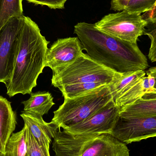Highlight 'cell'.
I'll use <instances>...</instances> for the list:
<instances>
[{
    "label": "cell",
    "instance_id": "obj_9",
    "mask_svg": "<svg viewBox=\"0 0 156 156\" xmlns=\"http://www.w3.org/2000/svg\"><path fill=\"white\" fill-rule=\"evenodd\" d=\"M77 37L59 38L48 48L45 58V67L53 73L58 72L72 64L83 52Z\"/></svg>",
    "mask_w": 156,
    "mask_h": 156
},
{
    "label": "cell",
    "instance_id": "obj_4",
    "mask_svg": "<svg viewBox=\"0 0 156 156\" xmlns=\"http://www.w3.org/2000/svg\"><path fill=\"white\" fill-rule=\"evenodd\" d=\"M64 103L54 112L50 122L57 129L74 126L104 107L112 99L109 85H105L72 98H64Z\"/></svg>",
    "mask_w": 156,
    "mask_h": 156
},
{
    "label": "cell",
    "instance_id": "obj_13",
    "mask_svg": "<svg viewBox=\"0 0 156 156\" xmlns=\"http://www.w3.org/2000/svg\"><path fill=\"white\" fill-rule=\"evenodd\" d=\"M16 124V114L12 108L11 102L0 95V140L4 151Z\"/></svg>",
    "mask_w": 156,
    "mask_h": 156
},
{
    "label": "cell",
    "instance_id": "obj_10",
    "mask_svg": "<svg viewBox=\"0 0 156 156\" xmlns=\"http://www.w3.org/2000/svg\"><path fill=\"white\" fill-rule=\"evenodd\" d=\"M80 156H129V150L111 134L103 133L84 144Z\"/></svg>",
    "mask_w": 156,
    "mask_h": 156
},
{
    "label": "cell",
    "instance_id": "obj_8",
    "mask_svg": "<svg viewBox=\"0 0 156 156\" xmlns=\"http://www.w3.org/2000/svg\"><path fill=\"white\" fill-rule=\"evenodd\" d=\"M120 112V108L112 99L83 122L63 130L74 135L110 133L119 118Z\"/></svg>",
    "mask_w": 156,
    "mask_h": 156
},
{
    "label": "cell",
    "instance_id": "obj_22",
    "mask_svg": "<svg viewBox=\"0 0 156 156\" xmlns=\"http://www.w3.org/2000/svg\"><path fill=\"white\" fill-rule=\"evenodd\" d=\"M148 29H145L144 34L148 36L151 41L148 56L151 62H156V25H149ZM147 25V26H149Z\"/></svg>",
    "mask_w": 156,
    "mask_h": 156
},
{
    "label": "cell",
    "instance_id": "obj_17",
    "mask_svg": "<svg viewBox=\"0 0 156 156\" xmlns=\"http://www.w3.org/2000/svg\"><path fill=\"white\" fill-rule=\"evenodd\" d=\"M150 90L148 77L145 76L113 101L121 109L133 103L142 98Z\"/></svg>",
    "mask_w": 156,
    "mask_h": 156
},
{
    "label": "cell",
    "instance_id": "obj_16",
    "mask_svg": "<svg viewBox=\"0 0 156 156\" xmlns=\"http://www.w3.org/2000/svg\"><path fill=\"white\" fill-rule=\"evenodd\" d=\"M156 115V97L140 98L133 103L120 109V116H146Z\"/></svg>",
    "mask_w": 156,
    "mask_h": 156
},
{
    "label": "cell",
    "instance_id": "obj_21",
    "mask_svg": "<svg viewBox=\"0 0 156 156\" xmlns=\"http://www.w3.org/2000/svg\"><path fill=\"white\" fill-rule=\"evenodd\" d=\"M25 125L26 126V143L28 156H48L43 151L27 126Z\"/></svg>",
    "mask_w": 156,
    "mask_h": 156
},
{
    "label": "cell",
    "instance_id": "obj_20",
    "mask_svg": "<svg viewBox=\"0 0 156 156\" xmlns=\"http://www.w3.org/2000/svg\"><path fill=\"white\" fill-rule=\"evenodd\" d=\"M156 2V0H130L124 10L142 14L151 11Z\"/></svg>",
    "mask_w": 156,
    "mask_h": 156
},
{
    "label": "cell",
    "instance_id": "obj_31",
    "mask_svg": "<svg viewBox=\"0 0 156 156\" xmlns=\"http://www.w3.org/2000/svg\"><path fill=\"white\" fill-rule=\"evenodd\" d=\"M0 156H4V155L3 154H0Z\"/></svg>",
    "mask_w": 156,
    "mask_h": 156
},
{
    "label": "cell",
    "instance_id": "obj_25",
    "mask_svg": "<svg viewBox=\"0 0 156 156\" xmlns=\"http://www.w3.org/2000/svg\"><path fill=\"white\" fill-rule=\"evenodd\" d=\"M143 16L147 21L148 25H156V2L154 8L146 12Z\"/></svg>",
    "mask_w": 156,
    "mask_h": 156
},
{
    "label": "cell",
    "instance_id": "obj_12",
    "mask_svg": "<svg viewBox=\"0 0 156 156\" xmlns=\"http://www.w3.org/2000/svg\"><path fill=\"white\" fill-rule=\"evenodd\" d=\"M20 116L43 151L47 155L50 156V143L54 133L58 129L51 123L45 122L41 115L23 111Z\"/></svg>",
    "mask_w": 156,
    "mask_h": 156
},
{
    "label": "cell",
    "instance_id": "obj_23",
    "mask_svg": "<svg viewBox=\"0 0 156 156\" xmlns=\"http://www.w3.org/2000/svg\"><path fill=\"white\" fill-rule=\"evenodd\" d=\"M37 5H46L51 9H61L65 7L67 0H24Z\"/></svg>",
    "mask_w": 156,
    "mask_h": 156
},
{
    "label": "cell",
    "instance_id": "obj_19",
    "mask_svg": "<svg viewBox=\"0 0 156 156\" xmlns=\"http://www.w3.org/2000/svg\"><path fill=\"white\" fill-rule=\"evenodd\" d=\"M22 2L23 0H0V32L11 19L23 16Z\"/></svg>",
    "mask_w": 156,
    "mask_h": 156
},
{
    "label": "cell",
    "instance_id": "obj_1",
    "mask_svg": "<svg viewBox=\"0 0 156 156\" xmlns=\"http://www.w3.org/2000/svg\"><path fill=\"white\" fill-rule=\"evenodd\" d=\"M74 33L89 57L116 73L145 71L148 67L147 58L137 44L112 36L96 28L94 24L85 22L76 24Z\"/></svg>",
    "mask_w": 156,
    "mask_h": 156
},
{
    "label": "cell",
    "instance_id": "obj_15",
    "mask_svg": "<svg viewBox=\"0 0 156 156\" xmlns=\"http://www.w3.org/2000/svg\"><path fill=\"white\" fill-rule=\"evenodd\" d=\"M146 74L145 71L119 74L112 83L109 85L113 101H115L133 85L145 76Z\"/></svg>",
    "mask_w": 156,
    "mask_h": 156
},
{
    "label": "cell",
    "instance_id": "obj_27",
    "mask_svg": "<svg viewBox=\"0 0 156 156\" xmlns=\"http://www.w3.org/2000/svg\"><path fill=\"white\" fill-rule=\"evenodd\" d=\"M154 97H156V90H152L147 92L143 96V97L145 98H150Z\"/></svg>",
    "mask_w": 156,
    "mask_h": 156
},
{
    "label": "cell",
    "instance_id": "obj_2",
    "mask_svg": "<svg viewBox=\"0 0 156 156\" xmlns=\"http://www.w3.org/2000/svg\"><path fill=\"white\" fill-rule=\"evenodd\" d=\"M49 42L42 35L37 24L23 16L17 36L16 55L12 72L5 84L10 97L30 94L37 85L39 75L45 68L46 54Z\"/></svg>",
    "mask_w": 156,
    "mask_h": 156
},
{
    "label": "cell",
    "instance_id": "obj_24",
    "mask_svg": "<svg viewBox=\"0 0 156 156\" xmlns=\"http://www.w3.org/2000/svg\"><path fill=\"white\" fill-rule=\"evenodd\" d=\"M130 0H112L111 9L114 11H123L125 9Z\"/></svg>",
    "mask_w": 156,
    "mask_h": 156
},
{
    "label": "cell",
    "instance_id": "obj_11",
    "mask_svg": "<svg viewBox=\"0 0 156 156\" xmlns=\"http://www.w3.org/2000/svg\"><path fill=\"white\" fill-rule=\"evenodd\" d=\"M99 135H74L58 129L54 133L52 147L55 156H80L84 144Z\"/></svg>",
    "mask_w": 156,
    "mask_h": 156
},
{
    "label": "cell",
    "instance_id": "obj_30",
    "mask_svg": "<svg viewBox=\"0 0 156 156\" xmlns=\"http://www.w3.org/2000/svg\"><path fill=\"white\" fill-rule=\"evenodd\" d=\"M151 76H153L154 77L155 79V83L154 86V89L153 90H156V74L155 75H152Z\"/></svg>",
    "mask_w": 156,
    "mask_h": 156
},
{
    "label": "cell",
    "instance_id": "obj_18",
    "mask_svg": "<svg viewBox=\"0 0 156 156\" xmlns=\"http://www.w3.org/2000/svg\"><path fill=\"white\" fill-rule=\"evenodd\" d=\"M4 156H28L26 143V126L12 134L5 147Z\"/></svg>",
    "mask_w": 156,
    "mask_h": 156
},
{
    "label": "cell",
    "instance_id": "obj_28",
    "mask_svg": "<svg viewBox=\"0 0 156 156\" xmlns=\"http://www.w3.org/2000/svg\"><path fill=\"white\" fill-rule=\"evenodd\" d=\"M147 75H155L156 74V67L150 68L147 72H146Z\"/></svg>",
    "mask_w": 156,
    "mask_h": 156
},
{
    "label": "cell",
    "instance_id": "obj_5",
    "mask_svg": "<svg viewBox=\"0 0 156 156\" xmlns=\"http://www.w3.org/2000/svg\"><path fill=\"white\" fill-rule=\"evenodd\" d=\"M94 25L96 28L110 35L137 44L138 37L144 34L148 23L141 14L124 10L106 15Z\"/></svg>",
    "mask_w": 156,
    "mask_h": 156
},
{
    "label": "cell",
    "instance_id": "obj_26",
    "mask_svg": "<svg viewBox=\"0 0 156 156\" xmlns=\"http://www.w3.org/2000/svg\"><path fill=\"white\" fill-rule=\"evenodd\" d=\"M147 75V76L148 77L149 85H150L151 90H153L154 89V86L155 83V79L154 77L151 76V75L148 74V75Z\"/></svg>",
    "mask_w": 156,
    "mask_h": 156
},
{
    "label": "cell",
    "instance_id": "obj_29",
    "mask_svg": "<svg viewBox=\"0 0 156 156\" xmlns=\"http://www.w3.org/2000/svg\"><path fill=\"white\" fill-rule=\"evenodd\" d=\"M5 151L4 150L3 147L2 145V142L0 140V154H4Z\"/></svg>",
    "mask_w": 156,
    "mask_h": 156
},
{
    "label": "cell",
    "instance_id": "obj_3",
    "mask_svg": "<svg viewBox=\"0 0 156 156\" xmlns=\"http://www.w3.org/2000/svg\"><path fill=\"white\" fill-rule=\"evenodd\" d=\"M119 74L83 53L72 64L53 73L51 83L64 98H72L110 85Z\"/></svg>",
    "mask_w": 156,
    "mask_h": 156
},
{
    "label": "cell",
    "instance_id": "obj_7",
    "mask_svg": "<svg viewBox=\"0 0 156 156\" xmlns=\"http://www.w3.org/2000/svg\"><path fill=\"white\" fill-rule=\"evenodd\" d=\"M23 17L11 19L0 32V83L5 84L12 72Z\"/></svg>",
    "mask_w": 156,
    "mask_h": 156
},
{
    "label": "cell",
    "instance_id": "obj_14",
    "mask_svg": "<svg viewBox=\"0 0 156 156\" xmlns=\"http://www.w3.org/2000/svg\"><path fill=\"white\" fill-rule=\"evenodd\" d=\"M30 97L23 101V111L36 114L43 116L47 114L53 105H55L54 97L49 92L38 91L30 94Z\"/></svg>",
    "mask_w": 156,
    "mask_h": 156
},
{
    "label": "cell",
    "instance_id": "obj_6",
    "mask_svg": "<svg viewBox=\"0 0 156 156\" xmlns=\"http://www.w3.org/2000/svg\"><path fill=\"white\" fill-rule=\"evenodd\" d=\"M110 134L126 144L156 137V115L119 116Z\"/></svg>",
    "mask_w": 156,
    "mask_h": 156
}]
</instances>
